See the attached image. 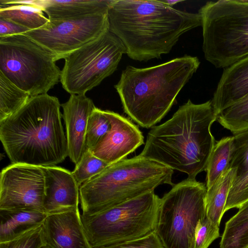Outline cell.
Listing matches in <instances>:
<instances>
[{"instance_id":"obj_1","label":"cell","mask_w":248,"mask_h":248,"mask_svg":"<svg viewBox=\"0 0 248 248\" xmlns=\"http://www.w3.org/2000/svg\"><path fill=\"white\" fill-rule=\"evenodd\" d=\"M109 31L131 59L147 62L169 53L186 32L202 26L199 13L182 11L158 0H112Z\"/></svg>"},{"instance_id":"obj_2","label":"cell","mask_w":248,"mask_h":248,"mask_svg":"<svg viewBox=\"0 0 248 248\" xmlns=\"http://www.w3.org/2000/svg\"><path fill=\"white\" fill-rule=\"evenodd\" d=\"M217 117L211 100L199 104L188 100L170 119L152 128L140 155L196 179L206 170L215 144L211 127Z\"/></svg>"},{"instance_id":"obj_3","label":"cell","mask_w":248,"mask_h":248,"mask_svg":"<svg viewBox=\"0 0 248 248\" xmlns=\"http://www.w3.org/2000/svg\"><path fill=\"white\" fill-rule=\"evenodd\" d=\"M60 107L56 97L42 94L0 121V140L12 163L53 166L68 156Z\"/></svg>"},{"instance_id":"obj_4","label":"cell","mask_w":248,"mask_h":248,"mask_svg":"<svg viewBox=\"0 0 248 248\" xmlns=\"http://www.w3.org/2000/svg\"><path fill=\"white\" fill-rule=\"evenodd\" d=\"M200 62L189 55L153 66H127L114 87L125 113L139 125L153 127L168 112Z\"/></svg>"},{"instance_id":"obj_5","label":"cell","mask_w":248,"mask_h":248,"mask_svg":"<svg viewBox=\"0 0 248 248\" xmlns=\"http://www.w3.org/2000/svg\"><path fill=\"white\" fill-rule=\"evenodd\" d=\"M173 170L140 155L108 165L79 187L82 214L93 215L154 191L158 186H172Z\"/></svg>"},{"instance_id":"obj_6","label":"cell","mask_w":248,"mask_h":248,"mask_svg":"<svg viewBox=\"0 0 248 248\" xmlns=\"http://www.w3.org/2000/svg\"><path fill=\"white\" fill-rule=\"evenodd\" d=\"M198 13L206 61L225 68L248 56V0L208 1Z\"/></svg>"},{"instance_id":"obj_7","label":"cell","mask_w":248,"mask_h":248,"mask_svg":"<svg viewBox=\"0 0 248 248\" xmlns=\"http://www.w3.org/2000/svg\"><path fill=\"white\" fill-rule=\"evenodd\" d=\"M160 199L154 191L93 215H81L92 248L120 243L155 231Z\"/></svg>"},{"instance_id":"obj_8","label":"cell","mask_w":248,"mask_h":248,"mask_svg":"<svg viewBox=\"0 0 248 248\" xmlns=\"http://www.w3.org/2000/svg\"><path fill=\"white\" fill-rule=\"evenodd\" d=\"M56 56L24 34L0 37V72L31 97L47 93L60 81Z\"/></svg>"},{"instance_id":"obj_9","label":"cell","mask_w":248,"mask_h":248,"mask_svg":"<svg viewBox=\"0 0 248 248\" xmlns=\"http://www.w3.org/2000/svg\"><path fill=\"white\" fill-rule=\"evenodd\" d=\"M207 191L204 183L186 178L161 198L155 232L164 248H194L197 224L206 217Z\"/></svg>"},{"instance_id":"obj_10","label":"cell","mask_w":248,"mask_h":248,"mask_svg":"<svg viewBox=\"0 0 248 248\" xmlns=\"http://www.w3.org/2000/svg\"><path fill=\"white\" fill-rule=\"evenodd\" d=\"M125 49L109 31L63 58L60 81L71 94H85L116 70Z\"/></svg>"},{"instance_id":"obj_11","label":"cell","mask_w":248,"mask_h":248,"mask_svg":"<svg viewBox=\"0 0 248 248\" xmlns=\"http://www.w3.org/2000/svg\"><path fill=\"white\" fill-rule=\"evenodd\" d=\"M108 12L78 18L49 20L43 27L23 34L52 52L58 61L109 31Z\"/></svg>"},{"instance_id":"obj_12","label":"cell","mask_w":248,"mask_h":248,"mask_svg":"<svg viewBox=\"0 0 248 248\" xmlns=\"http://www.w3.org/2000/svg\"><path fill=\"white\" fill-rule=\"evenodd\" d=\"M45 179L42 167L13 164L0 175V209L44 212Z\"/></svg>"},{"instance_id":"obj_13","label":"cell","mask_w":248,"mask_h":248,"mask_svg":"<svg viewBox=\"0 0 248 248\" xmlns=\"http://www.w3.org/2000/svg\"><path fill=\"white\" fill-rule=\"evenodd\" d=\"M111 128L91 151L109 165L124 158L144 143L139 128L129 120L107 110Z\"/></svg>"},{"instance_id":"obj_14","label":"cell","mask_w":248,"mask_h":248,"mask_svg":"<svg viewBox=\"0 0 248 248\" xmlns=\"http://www.w3.org/2000/svg\"><path fill=\"white\" fill-rule=\"evenodd\" d=\"M42 168L45 179L44 212L50 215L78 209L80 186L72 172L56 166Z\"/></svg>"},{"instance_id":"obj_15","label":"cell","mask_w":248,"mask_h":248,"mask_svg":"<svg viewBox=\"0 0 248 248\" xmlns=\"http://www.w3.org/2000/svg\"><path fill=\"white\" fill-rule=\"evenodd\" d=\"M65 124L68 156L75 165L87 149L86 136L89 116L95 107L85 94H71L68 100L61 104Z\"/></svg>"},{"instance_id":"obj_16","label":"cell","mask_w":248,"mask_h":248,"mask_svg":"<svg viewBox=\"0 0 248 248\" xmlns=\"http://www.w3.org/2000/svg\"><path fill=\"white\" fill-rule=\"evenodd\" d=\"M42 228L46 245L50 248H92L78 208L47 215Z\"/></svg>"},{"instance_id":"obj_17","label":"cell","mask_w":248,"mask_h":248,"mask_svg":"<svg viewBox=\"0 0 248 248\" xmlns=\"http://www.w3.org/2000/svg\"><path fill=\"white\" fill-rule=\"evenodd\" d=\"M248 96V56L224 68L211 99L216 113Z\"/></svg>"},{"instance_id":"obj_18","label":"cell","mask_w":248,"mask_h":248,"mask_svg":"<svg viewBox=\"0 0 248 248\" xmlns=\"http://www.w3.org/2000/svg\"><path fill=\"white\" fill-rule=\"evenodd\" d=\"M112 0H39L49 20L73 19L108 12Z\"/></svg>"},{"instance_id":"obj_19","label":"cell","mask_w":248,"mask_h":248,"mask_svg":"<svg viewBox=\"0 0 248 248\" xmlns=\"http://www.w3.org/2000/svg\"><path fill=\"white\" fill-rule=\"evenodd\" d=\"M47 216L43 212L0 209V243L15 239L42 226Z\"/></svg>"},{"instance_id":"obj_20","label":"cell","mask_w":248,"mask_h":248,"mask_svg":"<svg viewBox=\"0 0 248 248\" xmlns=\"http://www.w3.org/2000/svg\"><path fill=\"white\" fill-rule=\"evenodd\" d=\"M237 174L235 168H229L207 189L206 216L215 225L219 226L224 214L228 194L233 180Z\"/></svg>"},{"instance_id":"obj_21","label":"cell","mask_w":248,"mask_h":248,"mask_svg":"<svg viewBox=\"0 0 248 248\" xmlns=\"http://www.w3.org/2000/svg\"><path fill=\"white\" fill-rule=\"evenodd\" d=\"M234 150L233 136L225 137L216 142L205 170L207 189L229 168Z\"/></svg>"},{"instance_id":"obj_22","label":"cell","mask_w":248,"mask_h":248,"mask_svg":"<svg viewBox=\"0 0 248 248\" xmlns=\"http://www.w3.org/2000/svg\"><path fill=\"white\" fill-rule=\"evenodd\" d=\"M248 247V200L225 224L220 248H246Z\"/></svg>"},{"instance_id":"obj_23","label":"cell","mask_w":248,"mask_h":248,"mask_svg":"<svg viewBox=\"0 0 248 248\" xmlns=\"http://www.w3.org/2000/svg\"><path fill=\"white\" fill-rule=\"evenodd\" d=\"M0 18L13 21L30 31L39 29L49 21L40 7L26 4L0 6Z\"/></svg>"},{"instance_id":"obj_24","label":"cell","mask_w":248,"mask_h":248,"mask_svg":"<svg viewBox=\"0 0 248 248\" xmlns=\"http://www.w3.org/2000/svg\"><path fill=\"white\" fill-rule=\"evenodd\" d=\"M30 97L28 93L15 85L0 72V121L19 110Z\"/></svg>"},{"instance_id":"obj_25","label":"cell","mask_w":248,"mask_h":248,"mask_svg":"<svg viewBox=\"0 0 248 248\" xmlns=\"http://www.w3.org/2000/svg\"><path fill=\"white\" fill-rule=\"evenodd\" d=\"M217 120L233 134L248 129V96L223 110Z\"/></svg>"},{"instance_id":"obj_26","label":"cell","mask_w":248,"mask_h":248,"mask_svg":"<svg viewBox=\"0 0 248 248\" xmlns=\"http://www.w3.org/2000/svg\"><path fill=\"white\" fill-rule=\"evenodd\" d=\"M110 128L111 124L107 110H103L95 107L89 116L87 124L86 136L87 149L91 151Z\"/></svg>"},{"instance_id":"obj_27","label":"cell","mask_w":248,"mask_h":248,"mask_svg":"<svg viewBox=\"0 0 248 248\" xmlns=\"http://www.w3.org/2000/svg\"><path fill=\"white\" fill-rule=\"evenodd\" d=\"M108 165L107 162L94 156L87 149L72 172L80 186L102 172Z\"/></svg>"},{"instance_id":"obj_28","label":"cell","mask_w":248,"mask_h":248,"mask_svg":"<svg viewBox=\"0 0 248 248\" xmlns=\"http://www.w3.org/2000/svg\"><path fill=\"white\" fill-rule=\"evenodd\" d=\"M234 152L229 168H235L237 174L248 170V129L233 134Z\"/></svg>"},{"instance_id":"obj_29","label":"cell","mask_w":248,"mask_h":248,"mask_svg":"<svg viewBox=\"0 0 248 248\" xmlns=\"http://www.w3.org/2000/svg\"><path fill=\"white\" fill-rule=\"evenodd\" d=\"M248 200V170L237 174L229 192L224 213L233 208H239Z\"/></svg>"},{"instance_id":"obj_30","label":"cell","mask_w":248,"mask_h":248,"mask_svg":"<svg viewBox=\"0 0 248 248\" xmlns=\"http://www.w3.org/2000/svg\"><path fill=\"white\" fill-rule=\"evenodd\" d=\"M220 236L219 226L206 217L199 220L195 231L194 248H208Z\"/></svg>"},{"instance_id":"obj_31","label":"cell","mask_w":248,"mask_h":248,"mask_svg":"<svg viewBox=\"0 0 248 248\" xmlns=\"http://www.w3.org/2000/svg\"><path fill=\"white\" fill-rule=\"evenodd\" d=\"M44 246L42 226L15 239L0 243V248H41Z\"/></svg>"},{"instance_id":"obj_32","label":"cell","mask_w":248,"mask_h":248,"mask_svg":"<svg viewBox=\"0 0 248 248\" xmlns=\"http://www.w3.org/2000/svg\"><path fill=\"white\" fill-rule=\"evenodd\" d=\"M95 248H164L155 231L140 238Z\"/></svg>"},{"instance_id":"obj_33","label":"cell","mask_w":248,"mask_h":248,"mask_svg":"<svg viewBox=\"0 0 248 248\" xmlns=\"http://www.w3.org/2000/svg\"><path fill=\"white\" fill-rule=\"evenodd\" d=\"M30 30L10 20L0 18V37L24 33Z\"/></svg>"},{"instance_id":"obj_34","label":"cell","mask_w":248,"mask_h":248,"mask_svg":"<svg viewBox=\"0 0 248 248\" xmlns=\"http://www.w3.org/2000/svg\"><path fill=\"white\" fill-rule=\"evenodd\" d=\"M158 1L160 3L163 4L165 5L172 7V6L173 5L177 4L179 2H181L183 1V0H159Z\"/></svg>"},{"instance_id":"obj_35","label":"cell","mask_w":248,"mask_h":248,"mask_svg":"<svg viewBox=\"0 0 248 248\" xmlns=\"http://www.w3.org/2000/svg\"><path fill=\"white\" fill-rule=\"evenodd\" d=\"M41 248H50L46 245V246H43Z\"/></svg>"},{"instance_id":"obj_36","label":"cell","mask_w":248,"mask_h":248,"mask_svg":"<svg viewBox=\"0 0 248 248\" xmlns=\"http://www.w3.org/2000/svg\"><path fill=\"white\" fill-rule=\"evenodd\" d=\"M248 248V247L247 248Z\"/></svg>"}]
</instances>
